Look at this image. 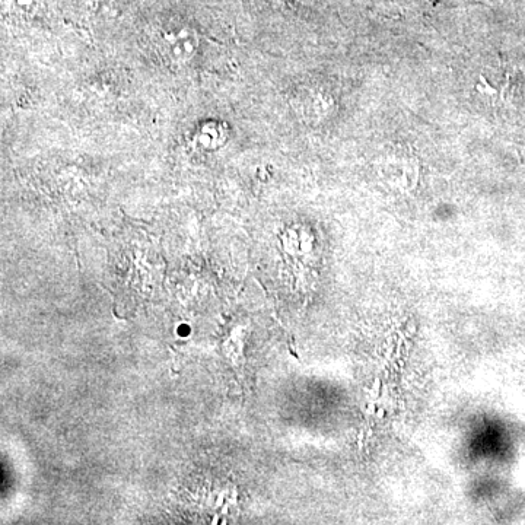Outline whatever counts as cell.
I'll return each instance as SVG.
<instances>
[{
	"label": "cell",
	"mask_w": 525,
	"mask_h": 525,
	"mask_svg": "<svg viewBox=\"0 0 525 525\" xmlns=\"http://www.w3.org/2000/svg\"><path fill=\"white\" fill-rule=\"evenodd\" d=\"M119 2L120 0H85V5L95 14H105V12L113 11Z\"/></svg>",
	"instance_id": "obj_3"
},
{
	"label": "cell",
	"mask_w": 525,
	"mask_h": 525,
	"mask_svg": "<svg viewBox=\"0 0 525 525\" xmlns=\"http://www.w3.org/2000/svg\"><path fill=\"white\" fill-rule=\"evenodd\" d=\"M161 52L173 65L184 66L192 62L200 49V37L192 25L170 22L158 35Z\"/></svg>",
	"instance_id": "obj_1"
},
{
	"label": "cell",
	"mask_w": 525,
	"mask_h": 525,
	"mask_svg": "<svg viewBox=\"0 0 525 525\" xmlns=\"http://www.w3.org/2000/svg\"><path fill=\"white\" fill-rule=\"evenodd\" d=\"M18 9L25 12H31L34 9L35 0H14Z\"/></svg>",
	"instance_id": "obj_4"
},
{
	"label": "cell",
	"mask_w": 525,
	"mask_h": 525,
	"mask_svg": "<svg viewBox=\"0 0 525 525\" xmlns=\"http://www.w3.org/2000/svg\"><path fill=\"white\" fill-rule=\"evenodd\" d=\"M229 140L228 124L222 120H205L196 127L193 143L202 152H216L224 148Z\"/></svg>",
	"instance_id": "obj_2"
}]
</instances>
